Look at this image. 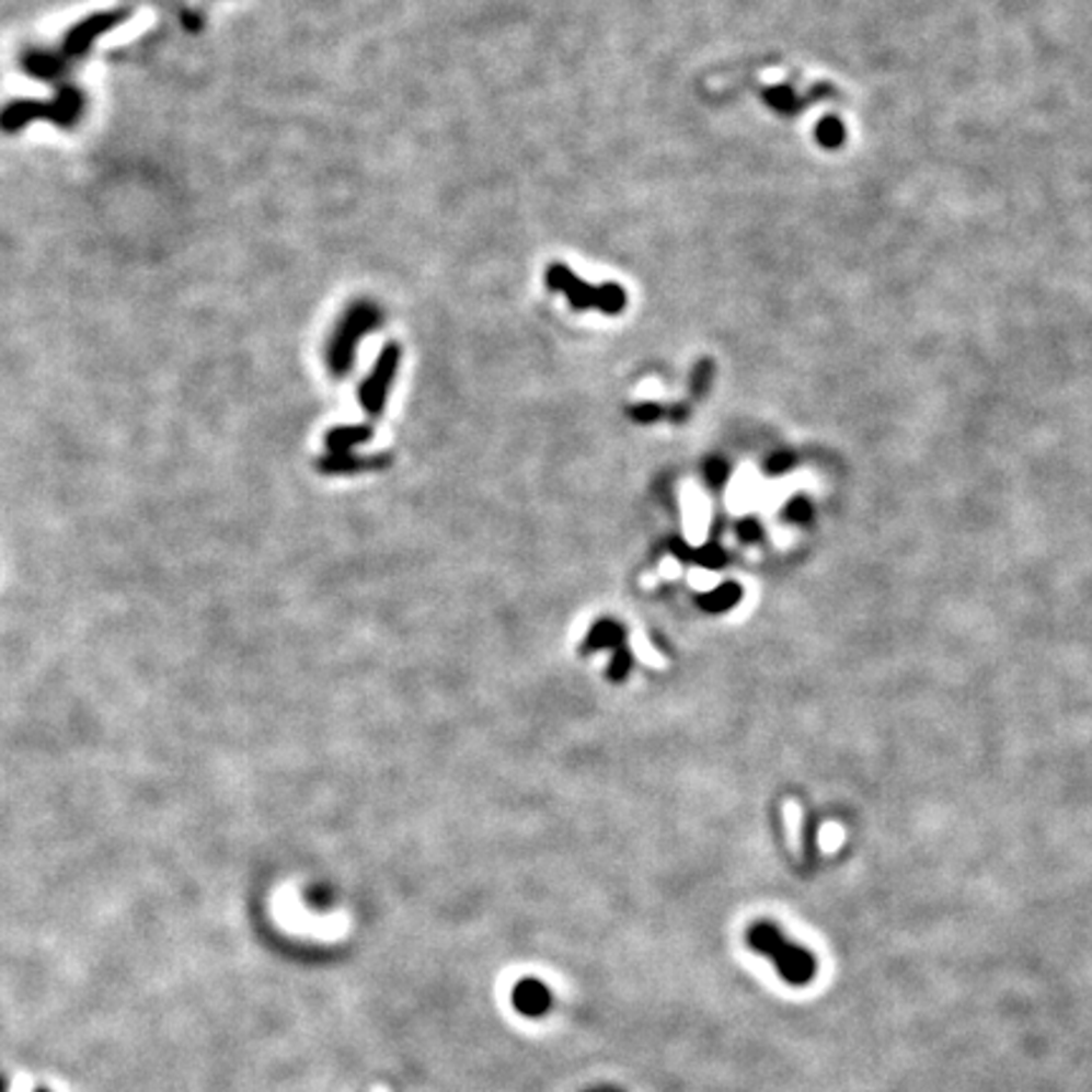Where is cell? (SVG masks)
<instances>
[{
    "label": "cell",
    "instance_id": "1",
    "mask_svg": "<svg viewBox=\"0 0 1092 1092\" xmlns=\"http://www.w3.org/2000/svg\"><path fill=\"white\" fill-rule=\"evenodd\" d=\"M749 943L759 951V954L774 958L782 979H786L790 984H807L815 979L817 972L815 956L786 941L784 935L779 933V928L769 923L754 926L749 933Z\"/></svg>",
    "mask_w": 1092,
    "mask_h": 1092
},
{
    "label": "cell",
    "instance_id": "2",
    "mask_svg": "<svg viewBox=\"0 0 1092 1092\" xmlns=\"http://www.w3.org/2000/svg\"><path fill=\"white\" fill-rule=\"evenodd\" d=\"M547 286L552 291H562L574 309H599L605 314H620L628 301L625 291L618 284L587 286L562 264H552L547 268Z\"/></svg>",
    "mask_w": 1092,
    "mask_h": 1092
},
{
    "label": "cell",
    "instance_id": "3",
    "mask_svg": "<svg viewBox=\"0 0 1092 1092\" xmlns=\"http://www.w3.org/2000/svg\"><path fill=\"white\" fill-rule=\"evenodd\" d=\"M380 324V311L372 303H357L347 311L340 330H336L332 347H330V367L334 375H347L355 357V347L359 336H365L369 330Z\"/></svg>",
    "mask_w": 1092,
    "mask_h": 1092
},
{
    "label": "cell",
    "instance_id": "4",
    "mask_svg": "<svg viewBox=\"0 0 1092 1092\" xmlns=\"http://www.w3.org/2000/svg\"><path fill=\"white\" fill-rule=\"evenodd\" d=\"M398 365H400V347L398 344H388V347L382 349V355L377 357L372 375H369L363 382V388H359V402H363V407L372 417L382 415L384 400H388L390 384L395 380Z\"/></svg>",
    "mask_w": 1092,
    "mask_h": 1092
},
{
    "label": "cell",
    "instance_id": "5",
    "mask_svg": "<svg viewBox=\"0 0 1092 1092\" xmlns=\"http://www.w3.org/2000/svg\"><path fill=\"white\" fill-rule=\"evenodd\" d=\"M618 647H625V628L614 620H599L582 643V653L618 651Z\"/></svg>",
    "mask_w": 1092,
    "mask_h": 1092
},
{
    "label": "cell",
    "instance_id": "6",
    "mask_svg": "<svg viewBox=\"0 0 1092 1092\" xmlns=\"http://www.w3.org/2000/svg\"><path fill=\"white\" fill-rule=\"evenodd\" d=\"M384 463H388V458L382 456L357 458L352 453H332L330 458H322L317 465L322 473H359V471H369V468H382Z\"/></svg>",
    "mask_w": 1092,
    "mask_h": 1092
},
{
    "label": "cell",
    "instance_id": "7",
    "mask_svg": "<svg viewBox=\"0 0 1092 1092\" xmlns=\"http://www.w3.org/2000/svg\"><path fill=\"white\" fill-rule=\"evenodd\" d=\"M372 438V428L369 425H349V428H334L326 433V448L332 453H349L352 448L359 446Z\"/></svg>",
    "mask_w": 1092,
    "mask_h": 1092
},
{
    "label": "cell",
    "instance_id": "8",
    "mask_svg": "<svg viewBox=\"0 0 1092 1092\" xmlns=\"http://www.w3.org/2000/svg\"><path fill=\"white\" fill-rule=\"evenodd\" d=\"M784 823H786V840H790L792 850H802V807L792 802H784Z\"/></svg>",
    "mask_w": 1092,
    "mask_h": 1092
},
{
    "label": "cell",
    "instance_id": "9",
    "mask_svg": "<svg viewBox=\"0 0 1092 1092\" xmlns=\"http://www.w3.org/2000/svg\"><path fill=\"white\" fill-rule=\"evenodd\" d=\"M738 597H742V593H738L736 585H724V587L713 589V593H709L705 597H701V605L705 607V610L719 612V610H726V607H734Z\"/></svg>",
    "mask_w": 1092,
    "mask_h": 1092
},
{
    "label": "cell",
    "instance_id": "10",
    "mask_svg": "<svg viewBox=\"0 0 1092 1092\" xmlns=\"http://www.w3.org/2000/svg\"><path fill=\"white\" fill-rule=\"evenodd\" d=\"M628 673H630V653L628 647H618L612 655L610 668H607V676H610V680H614V683H620V680L628 678Z\"/></svg>",
    "mask_w": 1092,
    "mask_h": 1092
},
{
    "label": "cell",
    "instance_id": "11",
    "mask_svg": "<svg viewBox=\"0 0 1092 1092\" xmlns=\"http://www.w3.org/2000/svg\"><path fill=\"white\" fill-rule=\"evenodd\" d=\"M842 840H844V832L837 823L825 825L823 832H819V844H823L825 852H835L842 844Z\"/></svg>",
    "mask_w": 1092,
    "mask_h": 1092
},
{
    "label": "cell",
    "instance_id": "12",
    "mask_svg": "<svg viewBox=\"0 0 1092 1092\" xmlns=\"http://www.w3.org/2000/svg\"><path fill=\"white\" fill-rule=\"evenodd\" d=\"M660 415H663V410L655 407V405H635V407L630 410V417H632V421H637V423L658 421Z\"/></svg>",
    "mask_w": 1092,
    "mask_h": 1092
},
{
    "label": "cell",
    "instance_id": "13",
    "mask_svg": "<svg viewBox=\"0 0 1092 1092\" xmlns=\"http://www.w3.org/2000/svg\"><path fill=\"white\" fill-rule=\"evenodd\" d=\"M786 516L794 521H807L809 519V506H804L802 501H796L790 508H786Z\"/></svg>",
    "mask_w": 1092,
    "mask_h": 1092
},
{
    "label": "cell",
    "instance_id": "14",
    "mask_svg": "<svg viewBox=\"0 0 1092 1092\" xmlns=\"http://www.w3.org/2000/svg\"><path fill=\"white\" fill-rule=\"evenodd\" d=\"M698 560H701V564H709V566H719L721 562H724V554L719 552V549H703L701 554H698Z\"/></svg>",
    "mask_w": 1092,
    "mask_h": 1092
},
{
    "label": "cell",
    "instance_id": "15",
    "mask_svg": "<svg viewBox=\"0 0 1092 1092\" xmlns=\"http://www.w3.org/2000/svg\"><path fill=\"white\" fill-rule=\"evenodd\" d=\"M705 475H709V481L721 483L726 479V465L721 461H713L709 468H705Z\"/></svg>",
    "mask_w": 1092,
    "mask_h": 1092
},
{
    "label": "cell",
    "instance_id": "16",
    "mask_svg": "<svg viewBox=\"0 0 1092 1092\" xmlns=\"http://www.w3.org/2000/svg\"><path fill=\"white\" fill-rule=\"evenodd\" d=\"M738 533H742V539H757L759 537L757 521H744L742 529H738Z\"/></svg>",
    "mask_w": 1092,
    "mask_h": 1092
}]
</instances>
